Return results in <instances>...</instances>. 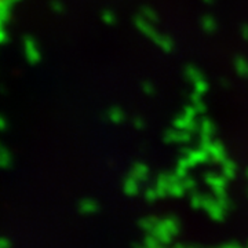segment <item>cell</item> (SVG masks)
Returning a JSON list of instances; mask_svg holds the SVG:
<instances>
[{"label":"cell","mask_w":248,"mask_h":248,"mask_svg":"<svg viewBox=\"0 0 248 248\" xmlns=\"http://www.w3.org/2000/svg\"><path fill=\"white\" fill-rule=\"evenodd\" d=\"M9 246H10L9 240L0 239V248H9Z\"/></svg>","instance_id":"2"},{"label":"cell","mask_w":248,"mask_h":248,"mask_svg":"<svg viewBox=\"0 0 248 248\" xmlns=\"http://www.w3.org/2000/svg\"><path fill=\"white\" fill-rule=\"evenodd\" d=\"M7 166H9V156L3 149H0V167H7Z\"/></svg>","instance_id":"1"},{"label":"cell","mask_w":248,"mask_h":248,"mask_svg":"<svg viewBox=\"0 0 248 248\" xmlns=\"http://www.w3.org/2000/svg\"><path fill=\"white\" fill-rule=\"evenodd\" d=\"M6 127V122L3 120V117H0V130H3Z\"/></svg>","instance_id":"3"}]
</instances>
